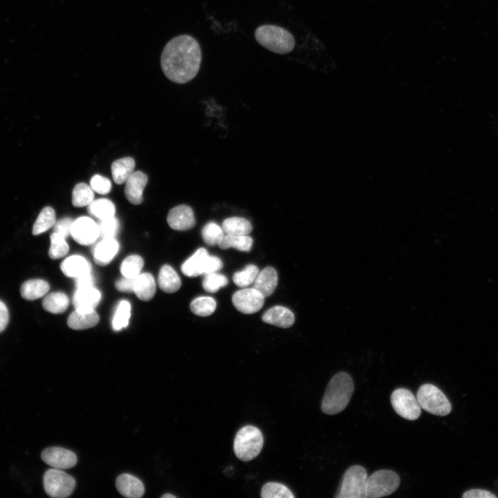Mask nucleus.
I'll return each mask as SVG.
<instances>
[{"label":"nucleus","instance_id":"6e6552de","mask_svg":"<svg viewBox=\"0 0 498 498\" xmlns=\"http://www.w3.org/2000/svg\"><path fill=\"white\" fill-rule=\"evenodd\" d=\"M46 493L53 498H64L71 495L75 487L74 478L57 468L48 470L43 477Z\"/></svg>","mask_w":498,"mask_h":498},{"label":"nucleus","instance_id":"f704fd0d","mask_svg":"<svg viewBox=\"0 0 498 498\" xmlns=\"http://www.w3.org/2000/svg\"><path fill=\"white\" fill-rule=\"evenodd\" d=\"M144 265L141 257L132 255L125 258L121 264L120 272L123 277L136 278L140 275Z\"/></svg>","mask_w":498,"mask_h":498},{"label":"nucleus","instance_id":"e433bc0d","mask_svg":"<svg viewBox=\"0 0 498 498\" xmlns=\"http://www.w3.org/2000/svg\"><path fill=\"white\" fill-rule=\"evenodd\" d=\"M69 248L64 238L61 234L53 232L50 235V246L48 255L52 259H57L65 256Z\"/></svg>","mask_w":498,"mask_h":498},{"label":"nucleus","instance_id":"ddd939ff","mask_svg":"<svg viewBox=\"0 0 498 498\" xmlns=\"http://www.w3.org/2000/svg\"><path fill=\"white\" fill-rule=\"evenodd\" d=\"M169 227L176 230H187L196 223L192 209L186 205H180L172 208L167 215Z\"/></svg>","mask_w":498,"mask_h":498},{"label":"nucleus","instance_id":"c85d7f7f","mask_svg":"<svg viewBox=\"0 0 498 498\" xmlns=\"http://www.w3.org/2000/svg\"><path fill=\"white\" fill-rule=\"evenodd\" d=\"M69 304V299L66 295L62 292H54L46 295L42 302V306L51 313H62L64 312Z\"/></svg>","mask_w":498,"mask_h":498},{"label":"nucleus","instance_id":"f257e3e1","mask_svg":"<svg viewBox=\"0 0 498 498\" xmlns=\"http://www.w3.org/2000/svg\"><path fill=\"white\" fill-rule=\"evenodd\" d=\"M201 58V50L196 39L189 35H181L165 45L160 64L165 75L169 80L184 84L196 75Z\"/></svg>","mask_w":498,"mask_h":498},{"label":"nucleus","instance_id":"f3484780","mask_svg":"<svg viewBox=\"0 0 498 498\" xmlns=\"http://www.w3.org/2000/svg\"><path fill=\"white\" fill-rule=\"evenodd\" d=\"M263 322L280 328H288L295 322L293 313L287 308L275 306L268 309L262 315Z\"/></svg>","mask_w":498,"mask_h":498},{"label":"nucleus","instance_id":"79ce46f5","mask_svg":"<svg viewBox=\"0 0 498 498\" xmlns=\"http://www.w3.org/2000/svg\"><path fill=\"white\" fill-rule=\"evenodd\" d=\"M93 190L100 194H107L111 190V183L109 178L99 174L94 175L90 181Z\"/></svg>","mask_w":498,"mask_h":498},{"label":"nucleus","instance_id":"2eb2a0df","mask_svg":"<svg viewBox=\"0 0 498 498\" xmlns=\"http://www.w3.org/2000/svg\"><path fill=\"white\" fill-rule=\"evenodd\" d=\"M100 299V292L93 286L77 288L73 303L76 310L91 311L95 309Z\"/></svg>","mask_w":498,"mask_h":498},{"label":"nucleus","instance_id":"aec40b11","mask_svg":"<svg viewBox=\"0 0 498 498\" xmlns=\"http://www.w3.org/2000/svg\"><path fill=\"white\" fill-rule=\"evenodd\" d=\"M119 245L114 238L102 239L95 247L93 258L100 266L109 264L118 251Z\"/></svg>","mask_w":498,"mask_h":498},{"label":"nucleus","instance_id":"7ed1b4c3","mask_svg":"<svg viewBox=\"0 0 498 498\" xmlns=\"http://www.w3.org/2000/svg\"><path fill=\"white\" fill-rule=\"evenodd\" d=\"M255 37L257 42L268 50L278 54H286L295 47V39L286 29L270 24L259 26Z\"/></svg>","mask_w":498,"mask_h":498},{"label":"nucleus","instance_id":"4c0bfd02","mask_svg":"<svg viewBox=\"0 0 498 498\" xmlns=\"http://www.w3.org/2000/svg\"><path fill=\"white\" fill-rule=\"evenodd\" d=\"M259 273L256 266L249 264L243 270L235 273L232 279L237 286L246 288L254 282Z\"/></svg>","mask_w":498,"mask_h":498},{"label":"nucleus","instance_id":"dca6fc26","mask_svg":"<svg viewBox=\"0 0 498 498\" xmlns=\"http://www.w3.org/2000/svg\"><path fill=\"white\" fill-rule=\"evenodd\" d=\"M116 485L118 492L125 497L139 498L145 492L142 481L129 474H122L118 476Z\"/></svg>","mask_w":498,"mask_h":498},{"label":"nucleus","instance_id":"a19ab883","mask_svg":"<svg viewBox=\"0 0 498 498\" xmlns=\"http://www.w3.org/2000/svg\"><path fill=\"white\" fill-rule=\"evenodd\" d=\"M100 237L102 239L115 238L118 232L120 224L117 218L112 217L102 220L98 224Z\"/></svg>","mask_w":498,"mask_h":498},{"label":"nucleus","instance_id":"37998d69","mask_svg":"<svg viewBox=\"0 0 498 498\" xmlns=\"http://www.w3.org/2000/svg\"><path fill=\"white\" fill-rule=\"evenodd\" d=\"M74 220L69 217H65L56 221L53 226V232H57L64 238H67L71 234L72 224Z\"/></svg>","mask_w":498,"mask_h":498},{"label":"nucleus","instance_id":"f8f14e48","mask_svg":"<svg viewBox=\"0 0 498 498\" xmlns=\"http://www.w3.org/2000/svg\"><path fill=\"white\" fill-rule=\"evenodd\" d=\"M42 459L48 465L57 469H68L77 463L76 455L71 450L61 447H50L44 450Z\"/></svg>","mask_w":498,"mask_h":498},{"label":"nucleus","instance_id":"412c9836","mask_svg":"<svg viewBox=\"0 0 498 498\" xmlns=\"http://www.w3.org/2000/svg\"><path fill=\"white\" fill-rule=\"evenodd\" d=\"M60 268L66 276L74 278L91 272L90 263L80 255L67 257L62 261Z\"/></svg>","mask_w":498,"mask_h":498},{"label":"nucleus","instance_id":"c9c22d12","mask_svg":"<svg viewBox=\"0 0 498 498\" xmlns=\"http://www.w3.org/2000/svg\"><path fill=\"white\" fill-rule=\"evenodd\" d=\"M131 315V306L126 300L121 301L116 310L112 326L114 331H118L127 327Z\"/></svg>","mask_w":498,"mask_h":498},{"label":"nucleus","instance_id":"8fccbe9b","mask_svg":"<svg viewBox=\"0 0 498 498\" xmlns=\"http://www.w3.org/2000/svg\"><path fill=\"white\" fill-rule=\"evenodd\" d=\"M161 497H163V498H168V497L175 498L176 496H174V495H172L170 493H167V494L163 495Z\"/></svg>","mask_w":498,"mask_h":498},{"label":"nucleus","instance_id":"1a4fd4ad","mask_svg":"<svg viewBox=\"0 0 498 498\" xmlns=\"http://www.w3.org/2000/svg\"><path fill=\"white\" fill-rule=\"evenodd\" d=\"M391 403L395 412L403 418L416 420L421 407L413 393L405 388H398L391 395Z\"/></svg>","mask_w":498,"mask_h":498},{"label":"nucleus","instance_id":"49530a36","mask_svg":"<svg viewBox=\"0 0 498 498\" xmlns=\"http://www.w3.org/2000/svg\"><path fill=\"white\" fill-rule=\"evenodd\" d=\"M134 280L135 278L123 277L116 282V288L120 292H133Z\"/></svg>","mask_w":498,"mask_h":498},{"label":"nucleus","instance_id":"ea45409f","mask_svg":"<svg viewBox=\"0 0 498 498\" xmlns=\"http://www.w3.org/2000/svg\"><path fill=\"white\" fill-rule=\"evenodd\" d=\"M228 283L227 277L216 272L206 274L203 281V288L209 293H216Z\"/></svg>","mask_w":498,"mask_h":498},{"label":"nucleus","instance_id":"cd10ccee","mask_svg":"<svg viewBox=\"0 0 498 498\" xmlns=\"http://www.w3.org/2000/svg\"><path fill=\"white\" fill-rule=\"evenodd\" d=\"M115 212L114 204L107 199L93 200L88 205V212L100 221L114 217Z\"/></svg>","mask_w":498,"mask_h":498},{"label":"nucleus","instance_id":"473e14b6","mask_svg":"<svg viewBox=\"0 0 498 498\" xmlns=\"http://www.w3.org/2000/svg\"><path fill=\"white\" fill-rule=\"evenodd\" d=\"M262 498H294L290 490L285 485L278 482H267L261 488Z\"/></svg>","mask_w":498,"mask_h":498},{"label":"nucleus","instance_id":"a878e982","mask_svg":"<svg viewBox=\"0 0 498 498\" xmlns=\"http://www.w3.org/2000/svg\"><path fill=\"white\" fill-rule=\"evenodd\" d=\"M135 161L131 157H125L115 160L111 165L113 179L118 185L126 182L133 172Z\"/></svg>","mask_w":498,"mask_h":498},{"label":"nucleus","instance_id":"c03bdc74","mask_svg":"<svg viewBox=\"0 0 498 498\" xmlns=\"http://www.w3.org/2000/svg\"><path fill=\"white\" fill-rule=\"evenodd\" d=\"M222 267L223 262L221 259L215 256L209 255L205 262L203 274L206 275L216 272L222 268Z\"/></svg>","mask_w":498,"mask_h":498},{"label":"nucleus","instance_id":"a211bd4d","mask_svg":"<svg viewBox=\"0 0 498 498\" xmlns=\"http://www.w3.org/2000/svg\"><path fill=\"white\" fill-rule=\"evenodd\" d=\"M277 273L271 266L264 268L259 273L253 282V288L261 293L264 297L270 296L277 285Z\"/></svg>","mask_w":498,"mask_h":498},{"label":"nucleus","instance_id":"09e8293b","mask_svg":"<svg viewBox=\"0 0 498 498\" xmlns=\"http://www.w3.org/2000/svg\"><path fill=\"white\" fill-rule=\"evenodd\" d=\"M8 309L5 303L0 300V333L6 329L8 325Z\"/></svg>","mask_w":498,"mask_h":498},{"label":"nucleus","instance_id":"4468645a","mask_svg":"<svg viewBox=\"0 0 498 498\" xmlns=\"http://www.w3.org/2000/svg\"><path fill=\"white\" fill-rule=\"evenodd\" d=\"M147 181V176L140 171L133 172L127 178L125 182L124 194L131 203L139 205L142 202V194Z\"/></svg>","mask_w":498,"mask_h":498},{"label":"nucleus","instance_id":"bb28decb","mask_svg":"<svg viewBox=\"0 0 498 498\" xmlns=\"http://www.w3.org/2000/svg\"><path fill=\"white\" fill-rule=\"evenodd\" d=\"M222 229L226 234L247 235L252 231V226L245 218L233 216L223 221Z\"/></svg>","mask_w":498,"mask_h":498},{"label":"nucleus","instance_id":"0eeeda50","mask_svg":"<svg viewBox=\"0 0 498 498\" xmlns=\"http://www.w3.org/2000/svg\"><path fill=\"white\" fill-rule=\"evenodd\" d=\"M400 482V477L393 470H380L376 471L367 478V498L388 496L398 489Z\"/></svg>","mask_w":498,"mask_h":498},{"label":"nucleus","instance_id":"423d86ee","mask_svg":"<svg viewBox=\"0 0 498 498\" xmlns=\"http://www.w3.org/2000/svg\"><path fill=\"white\" fill-rule=\"evenodd\" d=\"M367 472L361 465H355L344 473L338 494L335 498H367Z\"/></svg>","mask_w":498,"mask_h":498},{"label":"nucleus","instance_id":"de8ad7c7","mask_svg":"<svg viewBox=\"0 0 498 498\" xmlns=\"http://www.w3.org/2000/svg\"><path fill=\"white\" fill-rule=\"evenodd\" d=\"M95 278L91 272L75 278V286L77 288L93 286Z\"/></svg>","mask_w":498,"mask_h":498},{"label":"nucleus","instance_id":"2f4dec72","mask_svg":"<svg viewBox=\"0 0 498 498\" xmlns=\"http://www.w3.org/2000/svg\"><path fill=\"white\" fill-rule=\"evenodd\" d=\"M94 200V191L87 184L80 183L73 190L72 203L75 207H83L89 205Z\"/></svg>","mask_w":498,"mask_h":498},{"label":"nucleus","instance_id":"b1692460","mask_svg":"<svg viewBox=\"0 0 498 498\" xmlns=\"http://www.w3.org/2000/svg\"><path fill=\"white\" fill-rule=\"evenodd\" d=\"M158 282L160 289L168 293L177 291L181 286L179 276L169 265H164L161 267L158 273Z\"/></svg>","mask_w":498,"mask_h":498},{"label":"nucleus","instance_id":"72a5a7b5","mask_svg":"<svg viewBox=\"0 0 498 498\" xmlns=\"http://www.w3.org/2000/svg\"><path fill=\"white\" fill-rule=\"evenodd\" d=\"M216 307V301L211 297H199L190 303V308L193 313L199 316H208L212 314Z\"/></svg>","mask_w":498,"mask_h":498},{"label":"nucleus","instance_id":"6ab92c4d","mask_svg":"<svg viewBox=\"0 0 498 498\" xmlns=\"http://www.w3.org/2000/svg\"><path fill=\"white\" fill-rule=\"evenodd\" d=\"M209 256L208 251L199 248L181 266L182 273L187 277H196L204 273L205 265Z\"/></svg>","mask_w":498,"mask_h":498},{"label":"nucleus","instance_id":"393cba45","mask_svg":"<svg viewBox=\"0 0 498 498\" xmlns=\"http://www.w3.org/2000/svg\"><path fill=\"white\" fill-rule=\"evenodd\" d=\"M50 288L48 283L43 279H34L26 281L21 286L20 293L26 300H35L43 297Z\"/></svg>","mask_w":498,"mask_h":498},{"label":"nucleus","instance_id":"58836bf2","mask_svg":"<svg viewBox=\"0 0 498 498\" xmlns=\"http://www.w3.org/2000/svg\"><path fill=\"white\" fill-rule=\"evenodd\" d=\"M202 237L209 246L218 245L224 236L223 229L214 222H209L202 229Z\"/></svg>","mask_w":498,"mask_h":498},{"label":"nucleus","instance_id":"20e7f679","mask_svg":"<svg viewBox=\"0 0 498 498\" xmlns=\"http://www.w3.org/2000/svg\"><path fill=\"white\" fill-rule=\"evenodd\" d=\"M264 437L261 430L253 425L242 427L236 434L233 450L236 456L246 462L255 459L261 451Z\"/></svg>","mask_w":498,"mask_h":498},{"label":"nucleus","instance_id":"c756f323","mask_svg":"<svg viewBox=\"0 0 498 498\" xmlns=\"http://www.w3.org/2000/svg\"><path fill=\"white\" fill-rule=\"evenodd\" d=\"M252 245V239L247 235H224L218 243L221 249L230 248H235L240 251L249 252Z\"/></svg>","mask_w":498,"mask_h":498},{"label":"nucleus","instance_id":"9d476101","mask_svg":"<svg viewBox=\"0 0 498 498\" xmlns=\"http://www.w3.org/2000/svg\"><path fill=\"white\" fill-rule=\"evenodd\" d=\"M264 296L254 288H243L235 292L232 297L234 307L244 314L259 311L264 304Z\"/></svg>","mask_w":498,"mask_h":498},{"label":"nucleus","instance_id":"4be33fe9","mask_svg":"<svg viewBox=\"0 0 498 498\" xmlns=\"http://www.w3.org/2000/svg\"><path fill=\"white\" fill-rule=\"evenodd\" d=\"M99 322V316L94 310L73 311L68 317L67 324L75 330H83L95 326Z\"/></svg>","mask_w":498,"mask_h":498},{"label":"nucleus","instance_id":"f03ea898","mask_svg":"<svg viewBox=\"0 0 498 498\" xmlns=\"http://www.w3.org/2000/svg\"><path fill=\"white\" fill-rule=\"evenodd\" d=\"M353 390V381L350 375L344 371L335 374L329 382L324 394L322 412L333 415L343 411L349 404Z\"/></svg>","mask_w":498,"mask_h":498},{"label":"nucleus","instance_id":"39448f33","mask_svg":"<svg viewBox=\"0 0 498 498\" xmlns=\"http://www.w3.org/2000/svg\"><path fill=\"white\" fill-rule=\"evenodd\" d=\"M416 398L423 409L434 415L444 416L452 410L446 396L434 385H422L417 391Z\"/></svg>","mask_w":498,"mask_h":498},{"label":"nucleus","instance_id":"7c9ffc66","mask_svg":"<svg viewBox=\"0 0 498 498\" xmlns=\"http://www.w3.org/2000/svg\"><path fill=\"white\" fill-rule=\"evenodd\" d=\"M55 222V212L53 208L50 206L44 208L33 225V234L38 235L47 231L54 226Z\"/></svg>","mask_w":498,"mask_h":498},{"label":"nucleus","instance_id":"5701e85b","mask_svg":"<svg viewBox=\"0 0 498 498\" xmlns=\"http://www.w3.org/2000/svg\"><path fill=\"white\" fill-rule=\"evenodd\" d=\"M156 282L152 275L145 273L138 275L134 280L133 292L142 301H149L154 295Z\"/></svg>","mask_w":498,"mask_h":498},{"label":"nucleus","instance_id":"9b49d317","mask_svg":"<svg viewBox=\"0 0 498 498\" xmlns=\"http://www.w3.org/2000/svg\"><path fill=\"white\" fill-rule=\"evenodd\" d=\"M71 235L78 243L88 246L100 236L99 227L92 219L81 216L73 221Z\"/></svg>","mask_w":498,"mask_h":498},{"label":"nucleus","instance_id":"a18cd8bd","mask_svg":"<svg viewBox=\"0 0 498 498\" xmlns=\"http://www.w3.org/2000/svg\"><path fill=\"white\" fill-rule=\"evenodd\" d=\"M463 498H497V497L490 491L483 489H470L465 491Z\"/></svg>","mask_w":498,"mask_h":498}]
</instances>
